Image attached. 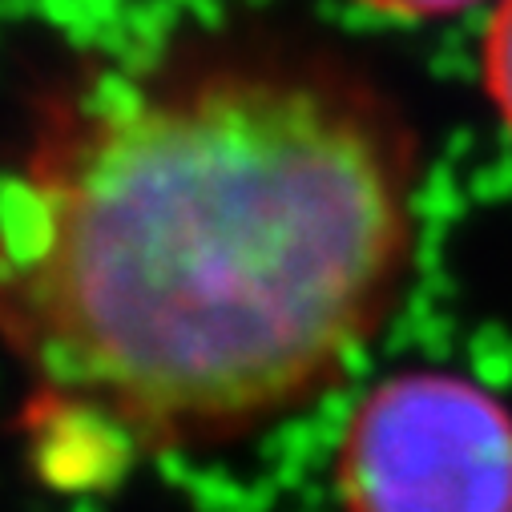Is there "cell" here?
Returning <instances> with one entry per match:
<instances>
[{
    "label": "cell",
    "mask_w": 512,
    "mask_h": 512,
    "mask_svg": "<svg viewBox=\"0 0 512 512\" xmlns=\"http://www.w3.org/2000/svg\"><path fill=\"white\" fill-rule=\"evenodd\" d=\"M359 9L383 17V21H408V25H424V21H448L460 17L468 9H476L480 0H355Z\"/></svg>",
    "instance_id": "4"
},
{
    "label": "cell",
    "mask_w": 512,
    "mask_h": 512,
    "mask_svg": "<svg viewBox=\"0 0 512 512\" xmlns=\"http://www.w3.org/2000/svg\"><path fill=\"white\" fill-rule=\"evenodd\" d=\"M339 512H512V404L456 367L363 392L331 456Z\"/></svg>",
    "instance_id": "2"
},
{
    "label": "cell",
    "mask_w": 512,
    "mask_h": 512,
    "mask_svg": "<svg viewBox=\"0 0 512 512\" xmlns=\"http://www.w3.org/2000/svg\"><path fill=\"white\" fill-rule=\"evenodd\" d=\"M480 85L500 130L512 138V0H496L488 13L480 37Z\"/></svg>",
    "instance_id": "3"
},
{
    "label": "cell",
    "mask_w": 512,
    "mask_h": 512,
    "mask_svg": "<svg viewBox=\"0 0 512 512\" xmlns=\"http://www.w3.org/2000/svg\"><path fill=\"white\" fill-rule=\"evenodd\" d=\"M424 150L347 57L198 41L73 77L0 174V347L69 492L303 412L396 315Z\"/></svg>",
    "instance_id": "1"
}]
</instances>
